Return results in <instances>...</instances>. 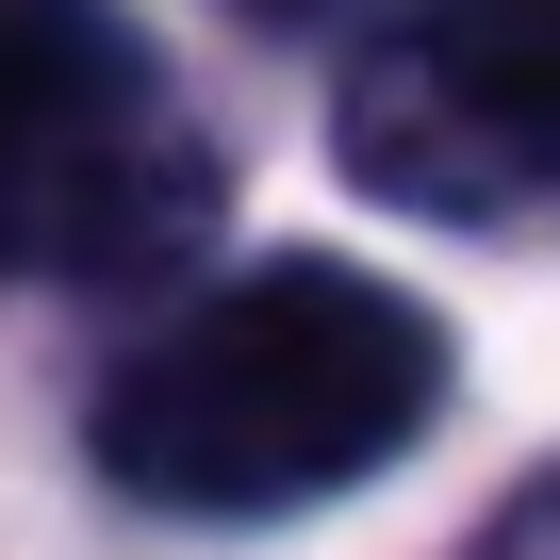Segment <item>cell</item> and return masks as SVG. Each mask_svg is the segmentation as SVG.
Listing matches in <instances>:
<instances>
[{"mask_svg":"<svg viewBox=\"0 0 560 560\" xmlns=\"http://www.w3.org/2000/svg\"><path fill=\"white\" fill-rule=\"evenodd\" d=\"M0 182H18L34 247L83 280L165 264L214 214V149L149 100L116 0H0Z\"/></svg>","mask_w":560,"mask_h":560,"instance_id":"cell-2","label":"cell"},{"mask_svg":"<svg viewBox=\"0 0 560 560\" xmlns=\"http://www.w3.org/2000/svg\"><path fill=\"white\" fill-rule=\"evenodd\" d=\"M347 165L412 214L560 198V0H429L347 83Z\"/></svg>","mask_w":560,"mask_h":560,"instance_id":"cell-3","label":"cell"},{"mask_svg":"<svg viewBox=\"0 0 560 560\" xmlns=\"http://www.w3.org/2000/svg\"><path fill=\"white\" fill-rule=\"evenodd\" d=\"M445 412V330L363 264H247L182 330H149L100 396V478L149 511H314L347 478H380L412 429Z\"/></svg>","mask_w":560,"mask_h":560,"instance_id":"cell-1","label":"cell"},{"mask_svg":"<svg viewBox=\"0 0 560 560\" xmlns=\"http://www.w3.org/2000/svg\"><path fill=\"white\" fill-rule=\"evenodd\" d=\"M18 247H34V214H18V182H0V264H18Z\"/></svg>","mask_w":560,"mask_h":560,"instance_id":"cell-6","label":"cell"},{"mask_svg":"<svg viewBox=\"0 0 560 560\" xmlns=\"http://www.w3.org/2000/svg\"><path fill=\"white\" fill-rule=\"evenodd\" d=\"M478 560H560V478H527V494L478 527Z\"/></svg>","mask_w":560,"mask_h":560,"instance_id":"cell-4","label":"cell"},{"mask_svg":"<svg viewBox=\"0 0 560 560\" xmlns=\"http://www.w3.org/2000/svg\"><path fill=\"white\" fill-rule=\"evenodd\" d=\"M247 18H280V34H298V18H347V0H247Z\"/></svg>","mask_w":560,"mask_h":560,"instance_id":"cell-5","label":"cell"}]
</instances>
